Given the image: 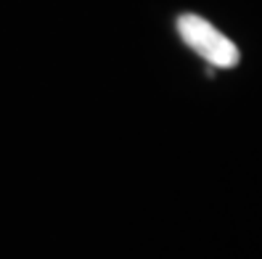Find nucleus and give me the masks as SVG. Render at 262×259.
I'll use <instances>...</instances> for the list:
<instances>
[{
  "label": "nucleus",
  "instance_id": "nucleus-1",
  "mask_svg": "<svg viewBox=\"0 0 262 259\" xmlns=\"http://www.w3.org/2000/svg\"><path fill=\"white\" fill-rule=\"evenodd\" d=\"M178 32L183 42L188 45L193 53H199L204 61L220 69H233L238 64V48L233 40H228L217 27H212L207 19L193 16V13H183L178 19Z\"/></svg>",
  "mask_w": 262,
  "mask_h": 259
}]
</instances>
